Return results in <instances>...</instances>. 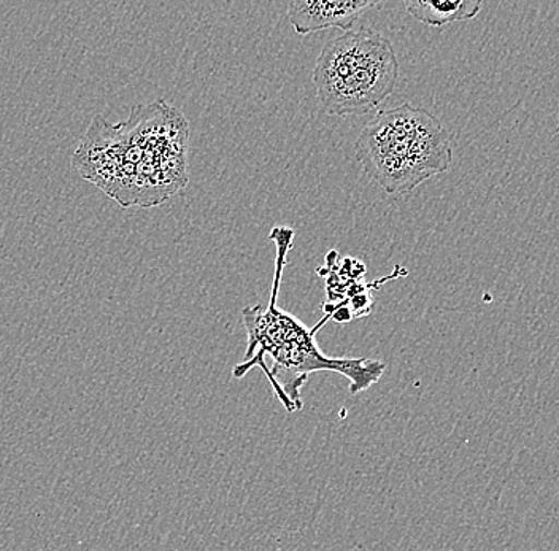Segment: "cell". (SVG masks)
Returning a JSON list of instances; mask_svg holds the SVG:
<instances>
[{"instance_id":"5b68a950","label":"cell","mask_w":559,"mask_h":551,"mask_svg":"<svg viewBox=\"0 0 559 551\" xmlns=\"http://www.w3.org/2000/svg\"><path fill=\"white\" fill-rule=\"evenodd\" d=\"M373 0H293L288 5V20L300 36L318 31L341 27L352 31L367 10L376 9Z\"/></svg>"},{"instance_id":"8992f818","label":"cell","mask_w":559,"mask_h":551,"mask_svg":"<svg viewBox=\"0 0 559 551\" xmlns=\"http://www.w3.org/2000/svg\"><path fill=\"white\" fill-rule=\"evenodd\" d=\"M412 19L428 26H445L454 21L475 19L480 13V0H412L405 2Z\"/></svg>"},{"instance_id":"6da1fadb","label":"cell","mask_w":559,"mask_h":551,"mask_svg":"<svg viewBox=\"0 0 559 551\" xmlns=\"http://www.w3.org/2000/svg\"><path fill=\"white\" fill-rule=\"evenodd\" d=\"M188 143L187 117L159 99L132 107L118 124L94 117L72 163L120 207H157L187 188Z\"/></svg>"},{"instance_id":"7a4b0ae2","label":"cell","mask_w":559,"mask_h":551,"mask_svg":"<svg viewBox=\"0 0 559 551\" xmlns=\"http://www.w3.org/2000/svg\"><path fill=\"white\" fill-rule=\"evenodd\" d=\"M269 239L275 243V272L267 307L243 309L247 330V351L240 364L233 369L234 379H243L251 369L260 368L271 383L272 392L283 409L295 414L304 407L302 388L314 372H335L345 376L349 393L359 394L377 385L386 364L379 359L331 358L318 347L317 334L326 321L306 326L297 316L278 307L280 285L288 254L295 245V231L277 226Z\"/></svg>"},{"instance_id":"277c9868","label":"cell","mask_w":559,"mask_h":551,"mask_svg":"<svg viewBox=\"0 0 559 551\" xmlns=\"http://www.w3.org/2000/svg\"><path fill=\"white\" fill-rule=\"evenodd\" d=\"M397 79L393 45L367 26L328 40L313 69L318 104L334 117L369 113L393 94Z\"/></svg>"},{"instance_id":"3957f363","label":"cell","mask_w":559,"mask_h":551,"mask_svg":"<svg viewBox=\"0 0 559 551\" xmlns=\"http://www.w3.org/2000/svg\"><path fill=\"white\" fill-rule=\"evenodd\" d=\"M355 149L362 172L388 194L414 191L447 172L453 159L442 123L411 104L380 111L362 129Z\"/></svg>"}]
</instances>
